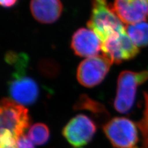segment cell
I'll list each match as a JSON object with an SVG mask.
<instances>
[{"mask_svg": "<svg viewBox=\"0 0 148 148\" xmlns=\"http://www.w3.org/2000/svg\"><path fill=\"white\" fill-rule=\"evenodd\" d=\"M91 5L87 25L98 35L102 43L110 36L125 31V27L107 0H91Z\"/></svg>", "mask_w": 148, "mask_h": 148, "instance_id": "1", "label": "cell"}, {"mask_svg": "<svg viewBox=\"0 0 148 148\" xmlns=\"http://www.w3.org/2000/svg\"><path fill=\"white\" fill-rule=\"evenodd\" d=\"M147 80L148 70L140 72L124 71L120 73L114 103L115 110L121 114L129 112L135 103L138 86Z\"/></svg>", "mask_w": 148, "mask_h": 148, "instance_id": "2", "label": "cell"}, {"mask_svg": "<svg viewBox=\"0 0 148 148\" xmlns=\"http://www.w3.org/2000/svg\"><path fill=\"white\" fill-rule=\"evenodd\" d=\"M1 133L18 138L24 135L30 123L29 110L24 106L8 98H3L0 108Z\"/></svg>", "mask_w": 148, "mask_h": 148, "instance_id": "3", "label": "cell"}, {"mask_svg": "<svg viewBox=\"0 0 148 148\" xmlns=\"http://www.w3.org/2000/svg\"><path fill=\"white\" fill-rule=\"evenodd\" d=\"M105 135L115 148H138L136 126L125 117H115L104 125Z\"/></svg>", "mask_w": 148, "mask_h": 148, "instance_id": "4", "label": "cell"}, {"mask_svg": "<svg viewBox=\"0 0 148 148\" xmlns=\"http://www.w3.org/2000/svg\"><path fill=\"white\" fill-rule=\"evenodd\" d=\"M112 64L103 54L88 58L78 67L77 80L82 85L87 88L98 85L104 79Z\"/></svg>", "mask_w": 148, "mask_h": 148, "instance_id": "5", "label": "cell"}, {"mask_svg": "<svg viewBox=\"0 0 148 148\" xmlns=\"http://www.w3.org/2000/svg\"><path fill=\"white\" fill-rule=\"evenodd\" d=\"M101 51L112 64H120L135 58L139 48L127 35L126 30L110 36L102 43Z\"/></svg>", "mask_w": 148, "mask_h": 148, "instance_id": "6", "label": "cell"}, {"mask_svg": "<svg viewBox=\"0 0 148 148\" xmlns=\"http://www.w3.org/2000/svg\"><path fill=\"white\" fill-rule=\"evenodd\" d=\"M24 69H18L9 85L13 101L22 106L33 104L38 99L39 88L36 82L24 74Z\"/></svg>", "mask_w": 148, "mask_h": 148, "instance_id": "7", "label": "cell"}, {"mask_svg": "<svg viewBox=\"0 0 148 148\" xmlns=\"http://www.w3.org/2000/svg\"><path fill=\"white\" fill-rule=\"evenodd\" d=\"M96 126L89 117L79 114L72 118L63 129L65 138L74 147L87 145L93 138Z\"/></svg>", "mask_w": 148, "mask_h": 148, "instance_id": "8", "label": "cell"}, {"mask_svg": "<svg viewBox=\"0 0 148 148\" xmlns=\"http://www.w3.org/2000/svg\"><path fill=\"white\" fill-rule=\"evenodd\" d=\"M112 8L124 24L145 22L148 16V0H114Z\"/></svg>", "mask_w": 148, "mask_h": 148, "instance_id": "9", "label": "cell"}, {"mask_svg": "<svg viewBox=\"0 0 148 148\" xmlns=\"http://www.w3.org/2000/svg\"><path fill=\"white\" fill-rule=\"evenodd\" d=\"M102 42L99 37L91 29L82 28L72 36L71 48L78 56L90 58L98 55L101 51Z\"/></svg>", "mask_w": 148, "mask_h": 148, "instance_id": "10", "label": "cell"}, {"mask_svg": "<svg viewBox=\"0 0 148 148\" xmlns=\"http://www.w3.org/2000/svg\"><path fill=\"white\" fill-rule=\"evenodd\" d=\"M30 11L35 19L42 24H52L62 12L61 0H31Z\"/></svg>", "mask_w": 148, "mask_h": 148, "instance_id": "11", "label": "cell"}, {"mask_svg": "<svg viewBox=\"0 0 148 148\" xmlns=\"http://www.w3.org/2000/svg\"><path fill=\"white\" fill-rule=\"evenodd\" d=\"M127 35L138 47L148 46V24L141 22L125 26Z\"/></svg>", "mask_w": 148, "mask_h": 148, "instance_id": "12", "label": "cell"}, {"mask_svg": "<svg viewBox=\"0 0 148 148\" xmlns=\"http://www.w3.org/2000/svg\"><path fill=\"white\" fill-rule=\"evenodd\" d=\"M75 110H86L99 116L107 117L109 113L102 104L89 98L86 95H82L74 106Z\"/></svg>", "mask_w": 148, "mask_h": 148, "instance_id": "13", "label": "cell"}, {"mask_svg": "<svg viewBox=\"0 0 148 148\" xmlns=\"http://www.w3.org/2000/svg\"><path fill=\"white\" fill-rule=\"evenodd\" d=\"M27 136L34 144L38 146L43 145L49 138V128L44 123H35L29 128Z\"/></svg>", "mask_w": 148, "mask_h": 148, "instance_id": "14", "label": "cell"}, {"mask_svg": "<svg viewBox=\"0 0 148 148\" xmlns=\"http://www.w3.org/2000/svg\"><path fill=\"white\" fill-rule=\"evenodd\" d=\"M145 108L143 117L138 123V126L140 128L143 138L144 147L148 148V93H145Z\"/></svg>", "mask_w": 148, "mask_h": 148, "instance_id": "15", "label": "cell"}, {"mask_svg": "<svg viewBox=\"0 0 148 148\" xmlns=\"http://www.w3.org/2000/svg\"><path fill=\"white\" fill-rule=\"evenodd\" d=\"M17 148H35L34 143L27 136L23 135L17 141Z\"/></svg>", "mask_w": 148, "mask_h": 148, "instance_id": "16", "label": "cell"}, {"mask_svg": "<svg viewBox=\"0 0 148 148\" xmlns=\"http://www.w3.org/2000/svg\"><path fill=\"white\" fill-rule=\"evenodd\" d=\"M1 148H17V140L9 137L1 138Z\"/></svg>", "mask_w": 148, "mask_h": 148, "instance_id": "17", "label": "cell"}, {"mask_svg": "<svg viewBox=\"0 0 148 148\" xmlns=\"http://www.w3.org/2000/svg\"><path fill=\"white\" fill-rule=\"evenodd\" d=\"M17 0H0L1 5L4 8H10L15 5Z\"/></svg>", "mask_w": 148, "mask_h": 148, "instance_id": "18", "label": "cell"}]
</instances>
